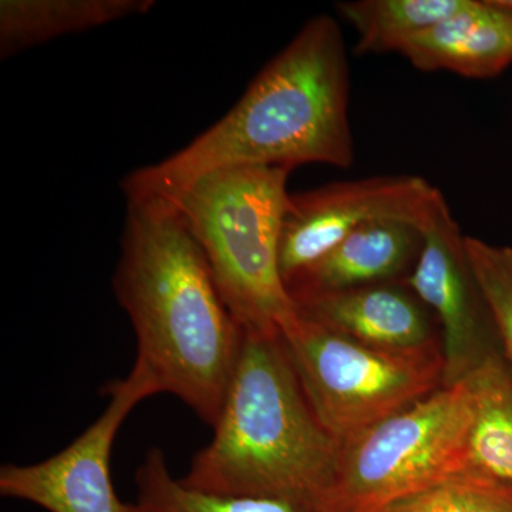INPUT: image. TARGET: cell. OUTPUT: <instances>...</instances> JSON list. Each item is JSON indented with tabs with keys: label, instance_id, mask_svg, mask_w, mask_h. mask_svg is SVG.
I'll list each match as a JSON object with an SVG mask.
<instances>
[{
	"label": "cell",
	"instance_id": "obj_1",
	"mask_svg": "<svg viewBox=\"0 0 512 512\" xmlns=\"http://www.w3.org/2000/svg\"><path fill=\"white\" fill-rule=\"evenodd\" d=\"M350 69L338 20L311 18L220 121L160 163L124 178L127 200L173 198L229 168L352 167Z\"/></svg>",
	"mask_w": 512,
	"mask_h": 512
},
{
	"label": "cell",
	"instance_id": "obj_2",
	"mask_svg": "<svg viewBox=\"0 0 512 512\" xmlns=\"http://www.w3.org/2000/svg\"><path fill=\"white\" fill-rule=\"evenodd\" d=\"M113 289L136 333V360L148 367L161 393L180 399L212 429L244 329L170 201L127 200Z\"/></svg>",
	"mask_w": 512,
	"mask_h": 512
},
{
	"label": "cell",
	"instance_id": "obj_3",
	"mask_svg": "<svg viewBox=\"0 0 512 512\" xmlns=\"http://www.w3.org/2000/svg\"><path fill=\"white\" fill-rule=\"evenodd\" d=\"M214 436L180 480L222 495H275L319 505L339 444L322 426L281 332L244 330Z\"/></svg>",
	"mask_w": 512,
	"mask_h": 512
},
{
	"label": "cell",
	"instance_id": "obj_4",
	"mask_svg": "<svg viewBox=\"0 0 512 512\" xmlns=\"http://www.w3.org/2000/svg\"><path fill=\"white\" fill-rule=\"evenodd\" d=\"M291 173L229 168L167 200L200 245L225 305L244 330L282 333L299 318L279 266Z\"/></svg>",
	"mask_w": 512,
	"mask_h": 512
},
{
	"label": "cell",
	"instance_id": "obj_5",
	"mask_svg": "<svg viewBox=\"0 0 512 512\" xmlns=\"http://www.w3.org/2000/svg\"><path fill=\"white\" fill-rule=\"evenodd\" d=\"M473 421V392L463 382L340 444L320 512H372L466 466Z\"/></svg>",
	"mask_w": 512,
	"mask_h": 512
},
{
	"label": "cell",
	"instance_id": "obj_6",
	"mask_svg": "<svg viewBox=\"0 0 512 512\" xmlns=\"http://www.w3.org/2000/svg\"><path fill=\"white\" fill-rule=\"evenodd\" d=\"M313 412L336 443L443 387V348H376L302 318L282 332Z\"/></svg>",
	"mask_w": 512,
	"mask_h": 512
},
{
	"label": "cell",
	"instance_id": "obj_7",
	"mask_svg": "<svg viewBox=\"0 0 512 512\" xmlns=\"http://www.w3.org/2000/svg\"><path fill=\"white\" fill-rule=\"evenodd\" d=\"M106 409L92 426L55 456L35 464H3L0 495L26 501L47 512H141L124 503L111 478V453L128 414L161 394L144 363H134L127 377L104 387Z\"/></svg>",
	"mask_w": 512,
	"mask_h": 512
},
{
	"label": "cell",
	"instance_id": "obj_8",
	"mask_svg": "<svg viewBox=\"0 0 512 512\" xmlns=\"http://www.w3.org/2000/svg\"><path fill=\"white\" fill-rule=\"evenodd\" d=\"M441 197L439 188L417 175L336 181L289 195L279 245L286 288L363 225L402 220L424 227Z\"/></svg>",
	"mask_w": 512,
	"mask_h": 512
},
{
	"label": "cell",
	"instance_id": "obj_9",
	"mask_svg": "<svg viewBox=\"0 0 512 512\" xmlns=\"http://www.w3.org/2000/svg\"><path fill=\"white\" fill-rule=\"evenodd\" d=\"M466 237L446 198L424 225V247L407 285L436 316L444 355L443 386L470 379L503 355L497 325L468 256Z\"/></svg>",
	"mask_w": 512,
	"mask_h": 512
},
{
	"label": "cell",
	"instance_id": "obj_10",
	"mask_svg": "<svg viewBox=\"0 0 512 512\" xmlns=\"http://www.w3.org/2000/svg\"><path fill=\"white\" fill-rule=\"evenodd\" d=\"M296 306L302 318L376 348H443L436 316L407 282L326 293Z\"/></svg>",
	"mask_w": 512,
	"mask_h": 512
},
{
	"label": "cell",
	"instance_id": "obj_11",
	"mask_svg": "<svg viewBox=\"0 0 512 512\" xmlns=\"http://www.w3.org/2000/svg\"><path fill=\"white\" fill-rule=\"evenodd\" d=\"M424 247V227L402 220L363 225L288 284L293 301L363 286L406 282Z\"/></svg>",
	"mask_w": 512,
	"mask_h": 512
},
{
	"label": "cell",
	"instance_id": "obj_12",
	"mask_svg": "<svg viewBox=\"0 0 512 512\" xmlns=\"http://www.w3.org/2000/svg\"><path fill=\"white\" fill-rule=\"evenodd\" d=\"M400 55L421 72L498 76L512 64V10L497 0H468L453 16L414 37Z\"/></svg>",
	"mask_w": 512,
	"mask_h": 512
},
{
	"label": "cell",
	"instance_id": "obj_13",
	"mask_svg": "<svg viewBox=\"0 0 512 512\" xmlns=\"http://www.w3.org/2000/svg\"><path fill=\"white\" fill-rule=\"evenodd\" d=\"M154 6V0H2L0 57L9 59L57 37L146 15Z\"/></svg>",
	"mask_w": 512,
	"mask_h": 512
},
{
	"label": "cell",
	"instance_id": "obj_14",
	"mask_svg": "<svg viewBox=\"0 0 512 512\" xmlns=\"http://www.w3.org/2000/svg\"><path fill=\"white\" fill-rule=\"evenodd\" d=\"M141 512H320L313 501L275 495L205 493L174 477L161 448L147 451L134 474Z\"/></svg>",
	"mask_w": 512,
	"mask_h": 512
},
{
	"label": "cell",
	"instance_id": "obj_15",
	"mask_svg": "<svg viewBox=\"0 0 512 512\" xmlns=\"http://www.w3.org/2000/svg\"><path fill=\"white\" fill-rule=\"evenodd\" d=\"M468 0H350L336 5L356 33V55L402 53L410 42L450 18Z\"/></svg>",
	"mask_w": 512,
	"mask_h": 512
},
{
	"label": "cell",
	"instance_id": "obj_16",
	"mask_svg": "<svg viewBox=\"0 0 512 512\" xmlns=\"http://www.w3.org/2000/svg\"><path fill=\"white\" fill-rule=\"evenodd\" d=\"M466 382L474 397L466 466L512 481V373L504 356L488 360Z\"/></svg>",
	"mask_w": 512,
	"mask_h": 512
},
{
	"label": "cell",
	"instance_id": "obj_17",
	"mask_svg": "<svg viewBox=\"0 0 512 512\" xmlns=\"http://www.w3.org/2000/svg\"><path fill=\"white\" fill-rule=\"evenodd\" d=\"M372 512H512V481L463 466Z\"/></svg>",
	"mask_w": 512,
	"mask_h": 512
},
{
	"label": "cell",
	"instance_id": "obj_18",
	"mask_svg": "<svg viewBox=\"0 0 512 512\" xmlns=\"http://www.w3.org/2000/svg\"><path fill=\"white\" fill-rule=\"evenodd\" d=\"M468 256L491 312L512 373V248L466 237Z\"/></svg>",
	"mask_w": 512,
	"mask_h": 512
}]
</instances>
